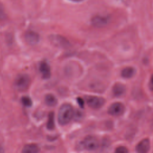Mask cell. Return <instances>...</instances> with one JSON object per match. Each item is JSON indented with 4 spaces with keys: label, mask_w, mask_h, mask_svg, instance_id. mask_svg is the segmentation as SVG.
<instances>
[{
    "label": "cell",
    "mask_w": 153,
    "mask_h": 153,
    "mask_svg": "<svg viewBox=\"0 0 153 153\" xmlns=\"http://www.w3.org/2000/svg\"><path fill=\"white\" fill-rule=\"evenodd\" d=\"M87 105L93 109H99L103 106L105 100L100 97L94 96H87L85 97Z\"/></svg>",
    "instance_id": "obj_4"
},
{
    "label": "cell",
    "mask_w": 153,
    "mask_h": 153,
    "mask_svg": "<svg viewBox=\"0 0 153 153\" xmlns=\"http://www.w3.org/2000/svg\"><path fill=\"white\" fill-rule=\"evenodd\" d=\"M39 34L32 30L26 32L25 35V39L26 42L31 45L36 44L39 42Z\"/></svg>",
    "instance_id": "obj_8"
},
{
    "label": "cell",
    "mask_w": 153,
    "mask_h": 153,
    "mask_svg": "<svg viewBox=\"0 0 153 153\" xmlns=\"http://www.w3.org/2000/svg\"><path fill=\"white\" fill-rule=\"evenodd\" d=\"M110 21L109 16L107 15H96L91 20V24L97 27H102L107 25Z\"/></svg>",
    "instance_id": "obj_6"
},
{
    "label": "cell",
    "mask_w": 153,
    "mask_h": 153,
    "mask_svg": "<svg viewBox=\"0 0 153 153\" xmlns=\"http://www.w3.org/2000/svg\"><path fill=\"white\" fill-rule=\"evenodd\" d=\"M22 104L26 107H30L32 105V102L31 99L28 96H23L21 99Z\"/></svg>",
    "instance_id": "obj_16"
},
{
    "label": "cell",
    "mask_w": 153,
    "mask_h": 153,
    "mask_svg": "<svg viewBox=\"0 0 153 153\" xmlns=\"http://www.w3.org/2000/svg\"><path fill=\"white\" fill-rule=\"evenodd\" d=\"M69 1H72V2H79L83 1L84 0H69Z\"/></svg>",
    "instance_id": "obj_21"
},
{
    "label": "cell",
    "mask_w": 153,
    "mask_h": 153,
    "mask_svg": "<svg viewBox=\"0 0 153 153\" xmlns=\"http://www.w3.org/2000/svg\"><path fill=\"white\" fill-rule=\"evenodd\" d=\"M45 102L46 105L49 106H54L57 104V100L54 95L48 94L45 97Z\"/></svg>",
    "instance_id": "obj_14"
},
{
    "label": "cell",
    "mask_w": 153,
    "mask_h": 153,
    "mask_svg": "<svg viewBox=\"0 0 153 153\" xmlns=\"http://www.w3.org/2000/svg\"><path fill=\"white\" fill-rule=\"evenodd\" d=\"M128 152V151L127 148L123 146H118L115 149V152H118V153H127Z\"/></svg>",
    "instance_id": "obj_18"
},
{
    "label": "cell",
    "mask_w": 153,
    "mask_h": 153,
    "mask_svg": "<svg viewBox=\"0 0 153 153\" xmlns=\"http://www.w3.org/2000/svg\"><path fill=\"white\" fill-rule=\"evenodd\" d=\"M149 88L151 91H153V74L151 75L149 82V84H148Z\"/></svg>",
    "instance_id": "obj_20"
},
{
    "label": "cell",
    "mask_w": 153,
    "mask_h": 153,
    "mask_svg": "<svg viewBox=\"0 0 153 153\" xmlns=\"http://www.w3.org/2000/svg\"><path fill=\"white\" fill-rule=\"evenodd\" d=\"M49 39L51 42L57 47L61 48H67L70 46L69 41L62 35L56 34L51 35L50 36Z\"/></svg>",
    "instance_id": "obj_5"
},
{
    "label": "cell",
    "mask_w": 153,
    "mask_h": 153,
    "mask_svg": "<svg viewBox=\"0 0 153 153\" xmlns=\"http://www.w3.org/2000/svg\"><path fill=\"white\" fill-rule=\"evenodd\" d=\"M135 69L133 67H126L124 68L121 72V76L124 78H130L134 76Z\"/></svg>",
    "instance_id": "obj_13"
},
{
    "label": "cell",
    "mask_w": 153,
    "mask_h": 153,
    "mask_svg": "<svg viewBox=\"0 0 153 153\" xmlns=\"http://www.w3.org/2000/svg\"><path fill=\"white\" fill-rule=\"evenodd\" d=\"M150 149V142L149 139L146 138L140 140L136 146V150L140 153H145Z\"/></svg>",
    "instance_id": "obj_9"
},
{
    "label": "cell",
    "mask_w": 153,
    "mask_h": 153,
    "mask_svg": "<svg viewBox=\"0 0 153 153\" xmlns=\"http://www.w3.org/2000/svg\"><path fill=\"white\" fill-rule=\"evenodd\" d=\"M77 102H78V103L79 104V106H80L81 108H84V100H83L82 98H81V97H78V98H77Z\"/></svg>",
    "instance_id": "obj_19"
},
{
    "label": "cell",
    "mask_w": 153,
    "mask_h": 153,
    "mask_svg": "<svg viewBox=\"0 0 153 153\" xmlns=\"http://www.w3.org/2000/svg\"><path fill=\"white\" fill-rule=\"evenodd\" d=\"M39 70L44 79H48L51 76V69L49 65L45 62H42L39 66Z\"/></svg>",
    "instance_id": "obj_10"
},
{
    "label": "cell",
    "mask_w": 153,
    "mask_h": 153,
    "mask_svg": "<svg viewBox=\"0 0 153 153\" xmlns=\"http://www.w3.org/2000/svg\"><path fill=\"white\" fill-rule=\"evenodd\" d=\"M47 127L48 130H53L54 128V114L51 112L48 114V121L47 123Z\"/></svg>",
    "instance_id": "obj_15"
},
{
    "label": "cell",
    "mask_w": 153,
    "mask_h": 153,
    "mask_svg": "<svg viewBox=\"0 0 153 153\" xmlns=\"http://www.w3.org/2000/svg\"><path fill=\"white\" fill-rule=\"evenodd\" d=\"M6 18V13L4 6L2 4L0 3V20H4Z\"/></svg>",
    "instance_id": "obj_17"
},
{
    "label": "cell",
    "mask_w": 153,
    "mask_h": 153,
    "mask_svg": "<svg viewBox=\"0 0 153 153\" xmlns=\"http://www.w3.org/2000/svg\"><path fill=\"white\" fill-rule=\"evenodd\" d=\"M82 146L87 151H94L99 147L98 140L94 136H88L81 142Z\"/></svg>",
    "instance_id": "obj_3"
},
{
    "label": "cell",
    "mask_w": 153,
    "mask_h": 153,
    "mask_svg": "<svg viewBox=\"0 0 153 153\" xmlns=\"http://www.w3.org/2000/svg\"><path fill=\"white\" fill-rule=\"evenodd\" d=\"M74 116V111L72 106L68 103L63 104L59 108L57 120L62 126L68 124Z\"/></svg>",
    "instance_id": "obj_1"
},
{
    "label": "cell",
    "mask_w": 153,
    "mask_h": 153,
    "mask_svg": "<svg viewBox=\"0 0 153 153\" xmlns=\"http://www.w3.org/2000/svg\"><path fill=\"white\" fill-rule=\"evenodd\" d=\"M39 151V148L33 143L26 145L22 149V152L23 153H36Z\"/></svg>",
    "instance_id": "obj_12"
},
{
    "label": "cell",
    "mask_w": 153,
    "mask_h": 153,
    "mask_svg": "<svg viewBox=\"0 0 153 153\" xmlns=\"http://www.w3.org/2000/svg\"><path fill=\"white\" fill-rule=\"evenodd\" d=\"M124 105L120 102H115L110 105L108 108V112L112 116L118 117L123 114L124 112Z\"/></svg>",
    "instance_id": "obj_7"
},
{
    "label": "cell",
    "mask_w": 153,
    "mask_h": 153,
    "mask_svg": "<svg viewBox=\"0 0 153 153\" xmlns=\"http://www.w3.org/2000/svg\"><path fill=\"white\" fill-rule=\"evenodd\" d=\"M112 94L115 97H120L123 96L126 91V87L121 83H116L112 87Z\"/></svg>",
    "instance_id": "obj_11"
},
{
    "label": "cell",
    "mask_w": 153,
    "mask_h": 153,
    "mask_svg": "<svg viewBox=\"0 0 153 153\" xmlns=\"http://www.w3.org/2000/svg\"><path fill=\"white\" fill-rule=\"evenodd\" d=\"M30 79L28 75L22 74L18 75L14 82L16 89L19 91H24L27 90L30 85Z\"/></svg>",
    "instance_id": "obj_2"
}]
</instances>
